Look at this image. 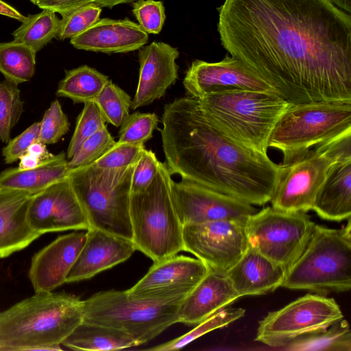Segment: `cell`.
I'll list each match as a JSON object with an SVG mask.
<instances>
[{"instance_id":"cell-50","label":"cell","mask_w":351,"mask_h":351,"mask_svg":"<svg viewBox=\"0 0 351 351\" xmlns=\"http://www.w3.org/2000/svg\"><path fill=\"white\" fill-rule=\"evenodd\" d=\"M33 4L37 5L40 0H29Z\"/></svg>"},{"instance_id":"cell-46","label":"cell","mask_w":351,"mask_h":351,"mask_svg":"<svg viewBox=\"0 0 351 351\" xmlns=\"http://www.w3.org/2000/svg\"><path fill=\"white\" fill-rule=\"evenodd\" d=\"M18 168L20 169L25 170L32 169L38 166L41 160L36 156L27 152L22 155L19 159Z\"/></svg>"},{"instance_id":"cell-39","label":"cell","mask_w":351,"mask_h":351,"mask_svg":"<svg viewBox=\"0 0 351 351\" xmlns=\"http://www.w3.org/2000/svg\"><path fill=\"white\" fill-rule=\"evenodd\" d=\"M40 123L38 141L54 144L69 130L70 123L58 99L53 101Z\"/></svg>"},{"instance_id":"cell-26","label":"cell","mask_w":351,"mask_h":351,"mask_svg":"<svg viewBox=\"0 0 351 351\" xmlns=\"http://www.w3.org/2000/svg\"><path fill=\"white\" fill-rule=\"evenodd\" d=\"M66 154L61 152L43 160L32 169L9 168L0 173V187L24 191L33 195L67 177Z\"/></svg>"},{"instance_id":"cell-36","label":"cell","mask_w":351,"mask_h":351,"mask_svg":"<svg viewBox=\"0 0 351 351\" xmlns=\"http://www.w3.org/2000/svg\"><path fill=\"white\" fill-rule=\"evenodd\" d=\"M101 12L100 6L90 3L62 14L56 38L71 39L82 34L99 19Z\"/></svg>"},{"instance_id":"cell-2","label":"cell","mask_w":351,"mask_h":351,"mask_svg":"<svg viewBox=\"0 0 351 351\" xmlns=\"http://www.w3.org/2000/svg\"><path fill=\"white\" fill-rule=\"evenodd\" d=\"M161 122L171 174L253 206L270 202L280 165L223 135L205 118L197 99L188 95L166 104Z\"/></svg>"},{"instance_id":"cell-32","label":"cell","mask_w":351,"mask_h":351,"mask_svg":"<svg viewBox=\"0 0 351 351\" xmlns=\"http://www.w3.org/2000/svg\"><path fill=\"white\" fill-rule=\"evenodd\" d=\"M245 314L242 308L226 307L208 317L189 332L168 342L147 349L152 351H171L180 350L206 333L226 326L241 319Z\"/></svg>"},{"instance_id":"cell-13","label":"cell","mask_w":351,"mask_h":351,"mask_svg":"<svg viewBox=\"0 0 351 351\" xmlns=\"http://www.w3.org/2000/svg\"><path fill=\"white\" fill-rule=\"evenodd\" d=\"M245 223L221 220L184 225V250L195 256L210 270L226 273L247 249Z\"/></svg>"},{"instance_id":"cell-40","label":"cell","mask_w":351,"mask_h":351,"mask_svg":"<svg viewBox=\"0 0 351 351\" xmlns=\"http://www.w3.org/2000/svg\"><path fill=\"white\" fill-rule=\"evenodd\" d=\"M132 12L146 33L158 34L162 30L166 18L162 1L137 0L133 3Z\"/></svg>"},{"instance_id":"cell-21","label":"cell","mask_w":351,"mask_h":351,"mask_svg":"<svg viewBox=\"0 0 351 351\" xmlns=\"http://www.w3.org/2000/svg\"><path fill=\"white\" fill-rule=\"evenodd\" d=\"M148 41V34L129 19H99L88 29L70 39L76 49L106 53L139 49Z\"/></svg>"},{"instance_id":"cell-34","label":"cell","mask_w":351,"mask_h":351,"mask_svg":"<svg viewBox=\"0 0 351 351\" xmlns=\"http://www.w3.org/2000/svg\"><path fill=\"white\" fill-rule=\"evenodd\" d=\"M23 112V101L18 85L6 80L0 82V141L7 143L11 132Z\"/></svg>"},{"instance_id":"cell-18","label":"cell","mask_w":351,"mask_h":351,"mask_svg":"<svg viewBox=\"0 0 351 351\" xmlns=\"http://www.w3.org/2000/svg\"><path fill=\"white\" fill-rule=\"evenodd\" d=\"M177 48L163 42H152L139 49L138 82L132 101V110L147 106L164 96L177 80Z\"/></svg>"},{"instance_id":"cell-9","label":"cell","mask_w":351,"mask_h":351,"mask_svg":"<svg viewBox=\"0 0 351 351\" xmlns=\"http://www.w3.org/2000/svg\"><path fill=\"white\" fill-rule=\"evenodd\" d=\"M351 132V101L290 105L276 123L268 146L286 165L315 146Z\"/></svg>"},{"instance_id":"cell-31","label":"cell","mask_w":351,"mask_h":351,"mask_svg":"<svg viewBox=\"0 0 351 351\" xmlns=\"http://www.w3.org/2000/svg\"><path fill=\"white\" fill-rule=\"evenodd\" d=\"M291 351H351V330L342 318L325 330L300 337L282 348Z\"/></svg>"},{"instance_id":"cell-49","label":"cell","mask_w":351,"mask_h":351,"mask_svg":"<svg viewBox=\"0 0 351 351\" xmlns=\"http://www.w3.org/2000/svg\"><path fill=\"white\" fill-rule=\"evenodd\" d=\"M337 7L341 8L343 11L351 12V0H330Z\"/></svg>"},{"instance_id":"cell-3","label":"cell","mask_w":351,"mask_h":351,"mask_svg":"<svg viewBox=\"0 0 351 351\" xmlns=\"http://www.w3.org/2000/svg\"><path fill=\"white\" fill-rule=\"evenodd\" d=\"M83 319L79 298L35 293L0 313V350H61L62 341Z\"/></svg>"},{"instance_id":"cell-30","label":"cell","mask_w":351,"mask_h":351,"mask_svg":"<svg viewBox=\"0 0 351 351\" xmlns=\"http://www.w3.org/2000/svg\"><path fill=\"white\" fill-rule=\"evenodd\" d=\"M60 19L52 10L29 14L13 33L14 41L31 47L36 53L56 38Z\"/></svg>"},{"instance_id":"cell-5","label":"cell","mask_w":351,"mask_h":351,"mask_svg":"<svg viewBox=\"0 0 351 351\" xmlns=\"http://www.w3.org/2000/svg\"><path fill=\"white\" fill-rule=\"evenodd\" d=\"M172 174L160 162L157 173L143 191L130 194L132 241L154 263L184 250L183 225L172 197Z\"/></svg>"},{"instance_id":"cell-19","label":"cell","mask_w":351,"mask_h":351,"mask_svg":"<svg viewBox=\"0 0 351 351\" xmlns=\"http://www.w3.org/2000/svg\"><path fill=\"white\" fill-rule=\"evenodd\" d=\"M86 232L60 236L32 258L29 278L35 293L51 291L66 282V277L77 259Z\"/></svg>"},{"instance_id":"cell-48","label":"cell","mask_w":351,"mask_h":351,"mask_svg":"<svg viewBox=\"0 0 351 351\" xmlns=\"http://www.w3.org/2000/svg\"><path fill=\"white\" fill-rule=\"evenodd\" d=\"M136 1L137 0H95L94 3L101 8L106 7L112 8V7L119 4L134 2Z\"/></svg>"},{"instance_id":"cell-24","label":"cell","mask_w":351,"mask_h":351,"mask_svg":"<svg viewBox=\"0 0 351 351\" xmlns=\"http://www.w3.org/2000/svg\"><path fill=\"white\" fill-rule=\"evenodd\" d=\"M226 274L241 298L264 295L282 287L286 271L248 246Z\"/></svg>"},{"instance_id":"cell-41","label":"cell","mask_w":351,"mask_h":351,"mask_svg":"<svg viewBox=\"0 0 351 351\" xmlns=\"http://www.w3.org/2000/svg\"><path fill=\"white\" fill-rule=\"evenodd\" d=\"M144 145L119 143L117 141L93 165L104 169L127 167L134 165L139 159Z\"/></svg>"},{"instance_id":"cell-29","label":"cell","mask_w":351,"mask_h":351,"mask_svg":"<svg viewBox=\"0 0 351 351\" xmlns=\"http://www.w3.org/2000/svg\"><path fill=\"white\" fill-rule=\"evenodd\" d=\"M36 53L23 43H0V73L16 85L29 81L35 73Z\"/></svg>"},{"instance_id":"cell-7","label":"cell","mask_w":351,"mask_h":351,"mask_svg":"<svg viewBox=\"0 0 351 351\" xmlns=\"http://www.w3.org/2000/svg\"><path fill=\"white\" fill-rule=\"evenodd\" d=\"M135 164L117 169L90 165L69 169L68 179L84 209L89 228L132 241L130 199Z\"/></svg>"},{"instance_id":"cell-1","label":"cell","mask_w":351,"mask_h":351,"mask_svg":"<svg viewBox=\"0 0 351 351\" xmlns=\"http://www.w3.org/2000/svg\"><path fill=\"white\" fill-rule=\"evenodd\" d=\"M223 48L291 105L351 101V17L330 0H224Z\"/></svg>"},{"instance_id":"cell-10","label":"cell","mask_w":351,"mask_h":351,"mask_svg":"<svg viewBox=\"0 0 351 351\" xmlns=\"http://www.w3.org/2000/svg\"><path fill=\"white\" fill-rule=\"evenodd\" d=\"M351 158V132L322 143L286 165H280L270 202L276 209L307 213L330 167Z\"/></svg>"},{"instance_id":"cell-27","label":"cell","mask_w":351,"mask_h":351,"mask_svg":"<svg viewBox=\"0 0 351 351\" xmlns=\"http://www.w3.org/2000/svg\"><path fill=\"white\" fill-rule=\"evenodd\" d=\"M72 350L108 351L138 346L128 335L119 330L83 321L62 341Z\"/></svg>"},{"instance_id":"cell-43","label":"cell","mask_w":351,"mask_h":351,"mask_svg":"<svg viewBox=\"0 0 351 351\" xmlns=\"http://www.w3.org/2000/svg\"><path fill=\"white\" fill-rule=\"evenodd\" d=\"M39 129L40 123L36 122L6 143L2 149V156L6 164L16 162L27 152L29 146L38 140Z\"/></svg>"},{"instance_id":"cell-33","label":"cell","mask_w":351,"mask_h":351,"mask_svg":"<svg viewBox=\"0 0 351 351\" xmlns=\"http://www.w3.org/2000/svg\"><path fill=\"white\" fill-rule=\"evenodd\" d=\"M106 123L120 127L130 114L131 97L111 80L95 99Z\"/></svg>"},{"instance_id":"cell-16","label":"cell","mask_w":351,"mask_h":351,"mask_svg":"<svg viewBox=\"0 0 351 351\" xmlns=\"http://www.w3.org/2000/svg\"><path fill=\"white\" fill-rule=\"evenodd\" d=\"M27 220L31 228L40 235L89 228L86 214L68 177L32 195Z\"/></svg>"},{"instance_id":"cell-14","label":"cell","mask_w":351,"mask_h":351,"mask_svg":"<svg viewBox=\"0 0 351 351\" xmlns=\"http://www.w3.org/2000/svg\"><path fill=\"white\" fill-rule=\"evenodd\" d=\"M208 271L199 259L176 254L154 263L147 274L126 291L136 299L183 300Z\"/></svg>"},{"instance_id":"cell-45","label":"cell","mask_w":351,"mask_h":351,"mask_svg":"<svg viewBox=\"0 0 351 351\" xmlns=\"http://www.w3.org/2000/svg\"><path fill=\"white\" fill-rule=\"evenodd\" d=\"M27 152L41 160L47 159L53 155L47 150L46 145L38 140L29 146Z\"/></svg>"},{"instance_id":"cell-28","label":"cell","mask_w":351,"mask_h":351,"mask_svg":"<svg viewBox=\"0 0 351 351\" xmlns=\"http://www.w3.org/2000/svg\"><path fill=\"white\" fill-rule=\"evenodd\" d=\"M108 76L87 65L65 71L56 95L71 99L74 104L94 101L106 84Z\"/></svg>"},{"instance_id":"cell-42","label":"cell","mask_w":351,"mask_h":351,"mask_svg":"<svg viewBox=\"0 0 351 351\" xmlns=\"http://www.w3.org/2000/svg\"><path fill=\"white\" fill-rule=\"evenodd\" d=\"M160 162L151 149L145 148L134 165L131 185V193L145 191L154 179Z\"/></svg>"},{"instance_id":"cell-20","label":"cell","mask_w":351,"mask_h":351,"mask_svg":"<svg viewBox=\"0 0 351 351\" xmlns=\"http://www.w3.org/2000/svg\"><path fill=\"white\" fill-rule=\"evenodd\" d=\"M86 230L85 243L66 277V282L91 278L124 262L136 250L132 240L96 228Z\"/></svg>"},{"instance_id":"cell-8","label":"cell","mask_w":351,"mask_h":351,"mask_svg":"<svg viewBox=\"0 0 351 351\" xmlns=\"http://www.w3.org/2000/svg\"><path fill=\"white\" fill-rule=\"evenodd\" d=\"M182 301L136 299L126 290L100 291L82 300L83 321L123 331L139 346L178 323Z\"/></svg>"},{"instance_id":"cell-4","label":"cell","mask_w":351,"mask_h":351,"mask_svg":"<svg viewBox=\"0 0 351 351\" xmlns=\"http://www.w3.org/2000/svg\"><path fill=\"white\" fill-rule=\"evenodd\" d=\"M197 100L205 118L223 135L265 155L276 123L291 105L270 90L212 94Z\"/></svg>"},{"instance_id":"cell-15","label":"cell","mask_w":351,"mask_h":351,"mask_svg":"<svg viewBox=\"0 0 351 351\" xmlns=\"http://www.w3.org/2000/svg\"><path fill=\"white\" fill-rule=\"evenodd\" d=\"M174 206L183 226L221 220L246 222L256 208L233 197L184 180L172 182Z\"/></svg>"},{"instance_id":"cell-11","label":"cell","mask_w":351,"mask_h":351,"mask_svg":"<svg viewBox=\"0 0 351 351\" xmlns=\"http://www.w3.org/2000/svg\"><path fill=\"white\" fill-rule=\"evenodd\" d=\"M303 212L263 208L246 221L248 246L280 266L286 273L304 250L315 223Z\"/></svg>"},{"instance_id":"cell-6","label":"cell","mask_w":351,"mask_h":351,"mask_svg":"<svg viewBox=\"0 0 351 351\" xmlns=\"http://www.w3.org/2000/svg\"><path fill=\"white\" fill-rule=\"evenodd\" d=\"M339 229L315 224L304 250L282 287L327 295L351 289V222Z\"/></svg>"},{"instance_id":"cell-22","label":"cell","mask_w":351,"mask_h":351,"mask_svg":"<svg viewBox=\"0 0 351 351\" xmlns=\"http://www.w3.org/2000/svg\"><path fill=\"white\" fill-rule=\"evenodd\" d=\"M238 298L226 273L209 269L180 303L178 322L197 325Z\"/></svg>"},{"instance_id":"cell-25","label":"cell","mask_w":351,"mask_h":351,"mask_svg":"<svg viewBox=\"0 0 351 351\" xmlns=\"http://www.w3.org/2000/svg\"><path fill=\"white\" fill-rule=\"evenodd\" d=\"M312 210L325 220L351 218V158L339 160L330 167Z\"/></svg>"},{"instance_id":"cell-17","label":"cell","mask_w":351,"mask_h":351,"mask_svg":"<svg viewBox=\"0 0 351 351\" xmlns=\"http://www.w3.org/2000/svg\"><path fill=\"white\" fill-rule=\"evenodd\" d=\"M183 85L188 95L197 99L235 91H273L241 62L228 54L216 62L194 60L186 72Z\"/></svg>"},{"instance_id":"cell-12","label":"cell","mask_w":351,"mask_h":351,"mask_svg":"<svg viewBox=\"0 0 351 351\" xmlns=\"http://www.w3.org/2000/svg\"><path fill=\"white\" fill-rule=\"evenodd\" d=\"M342 318L334 298L309 293L269 312L258 322L255 341L282 349L295 339L322 331Z\"/></svg>"},{"instance_id":"cell-23","label":"cell","mask_w":351,"mask_h":351,"mask_svg":"<svg viewBox=\"0 0 351 351\" xmlns=\"http://www.w3.org/2000/svg\"><path fill=\"white\" fill-rule=\"evenodd\" d=\"M28 192L0 187V258L27 247L40 234L27 220Z\"/></svg>"},{"instance_id":"cell-38","label":"cell","mask_w":351,"mask_h":351,"mask_svg":"<svg viewBox=\"0 0 351 351\" xmlns=\"http://www.w3.org/2000/svg\"><path fill=\"white\" fill-rule=\"evenodd\" d=\"M115 142L107 126L99 130L87 138L68 160L69 169L93 164L111 148Z\"/></svg>"},{"instance_id":"cell-37","label":"cell","mask_w":351,"mask_h":351,"mask_svg":"<svg viewBox=\"0 0 351 351\" xmlns=\"http://www.w3.org/2000/svg\"><path fill=\"white\" fill-rule=\"evenodd\" d=\"M159 123L155 112H136L130 114L120 126L119 143L144 145L153 136Z\"/></svg>"},{"instance_id":"cell-35","label":"cell","mask_w":351,"mask_h":351,"mask_svg":"<svg viewBox=\"0 0 351 351\" xmlns=\"http://www.w3.org/2000/svg\"><path fill=\"white\" fill-rule=\"evenodd\" d=\"M106 125V122L95 101H86L77 117L75 128L66 152L70 159L82 144L90 136Z\"/></svg>"},{"instance_id":"cell-44","label":"cell","mask_w":351,"mask_h":351,"mask_svg":"<svg viewBox=\"0 0 351 351\" xmlns=\"http://www.w3.org/2000/svg\"><path fill=\"white\" fill-rule=\"evenodd\" d=\"M94 2L95 0H40L37 6L42 10H52L62 15L81 5Z\"/></svg>"},{"instance_id":"cell-47","label":"cell","mask_w":351,"mask_h":351,"mask_svg":"<svg viewBox=\"0 0 351 351\" xmlns=\"http://www.w3.org/2000/svg\"><path fill=\"white\" fill-rule=\"evenodd\" d=\"M0 14L14 19L20 22L23 21L26 17L14 8L2 0H0Z\"/></svg>"}]
</instances>
